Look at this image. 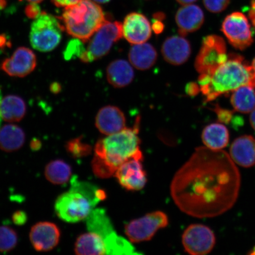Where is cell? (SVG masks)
Here are the masks:
<instances>
[{
	"instance_id": "6da1fadb",
	"label": "cell",
	"mask_w": 255,
	"mask_h": 255,
	"mask_svg": "<svg viewBox=\"0 0 255 255\" xmlns=\"http://www.w3.org/2000/svg\"><path fill=\"white\" fill-rule=\"evenodd\" d=\"M241 182L240 173L228 153L200 146L174 175L170 193L186 214L215 218L234 206Z\"/></svg>"
},
{
	"instance_id": "7a4b0ae2",
	"label": "cell",
	"mask_w": 255,
	"mask_h": 255,
	"mask_svg": "<svg viewBox=\"0 0 255 255\" xmlns=\"http://www.w3.org/2000/svg\"><path fill=\"white\" fill-rule=\"evenodd\" d=\"M198 84L205 103H209L243 86L255 88V71L243 56L230 53L211 75H200Z\"/></svg>"
},
{
	"instance_id": "3957f363",
	"label": "cell",
	"mask_w": 255,
	"mask_h": 255,
	"mask_svg": "<svg viewBox=\"0 0 255 255\" xmlns=\"http://www.w3.org/2000/svg\"><path fill=\"white\" fill-rule=\"evenodd\" d=\"M107 198L105 191L76 175L71 179L70 189L57 197L55 204L57 216L67 223L84 221L98 204Z\"/></svg>"
},
{
	"instance_id": "277c9868",
	"label": "cell",
	"mask_w": 255,
	"mask_h": 255,
	"mask_svg": "<svg viewBox=\"0 0 255 255\" xmlns=\"http://www.w3.org/2000/svg\"><path fill=\"white\" fill-rule=\"evenodd\" d=\"M139 118H136L133 128H126L96 143L95 155L104 159L116 173L124 162L130 159H143L142 153L139 149Z\"/></svg>"
},
{
	"instance_id": "5b68a950",
	"label": "cell",
	"mask_w": 255,
	"mask_h": 255,
	"mask_svg": "<svg viewBox=\"0 0 255 255\" xmlns=\"http://www.w3.org/2000/svg\"><path fill=\"white\" fill-rule=\"evenodd\" d=\"M62 20L67 33L85 42L107 20L101 6L92 0H79L65 8Z\"/></svg>"
},
{
	"instance_id": "8992f818",
	"label": "cell",
	"mask_w": 255,
	"mask_h": 255,
	"mask_svg": "<svg viewBox=\"0 0 255 255\" xmlns=\"http://www.w3.org/2000/svg\"><path fill=\"white\" fill-rule=\"evenodd\" d=\"M64 28L55 16L41 12L31 25L29 38L31 46L41 52L52 51L61 41Z\"/></svg>"
},
{
	"instance_id": "52a82bcc",
	"label": "cell",
	"mask_w": 255,
	"mask_h": 255,
	"mask_svg": "<svg viewBox=\"0 0 255 255\" xmlns=\"http://www.w3.org/2000/svg\"><path fill=\"white\" fill-rule=\"evenodd\" d=\"M123 36V24L107 20L91 38L87 49L80 59L83 62L90 63L102 58Z\"/></svg>"
},
{
	"instance_id": "ba28073f",
	"label": "cell",
	"mask_w": 255,
	"mask_h": 255,
	"mask_svg": "<svg viewBox=\"0 0 255 255\" xmlns=\"http://www.w3.org/2000/svg\"><path fill=\"white\" fill-rule=\"evenodd\" d=\"M228 56L224 39L217 35H209L203 38L194 67L200 75H211L228 60Z\"/></svg>"
},
{
	"instance_id": "9c48e42d",
	"label": "cell",
	"mask_w": 255,
	"mask_h": 255,
	"mask_svg": "<svg viewBox=\"0 0 255 255\" xmlns=\"http://www.w3.org/2000/svg\"><path fill=\"white\" fill-rule=\"evenodd\" d=\"M168 224L167 215L163 212L155 211L128 223L125 234L132 243H140L151 240L159 229L166 227Z\"/></svg>"
},
{
	"instance_id": "30bf717a",
	"label": "cell",
	"mask_w": 255,
	"mask_h": 255,
	"mask_svg": "<svg viewBox=\"0 0 255 255\" xmlns=\"http://www.w3.org/2000/svg\"><path fill=\"white\" fill-rule=\"evenodd\" d=\"M222 31L229 42L237 49L245 50L254 42L248 19L241 12H234L226 16L223 21Z\"/></svg>"
},
{
	"instance_id": "8fae6325",
	"label": "cell",
	"mask_w": 255,
	"mask_h": 255,
	"mask_svg": "<svg viewBox=\"0 0 255 255\" xmlns=\"http://www.w3.org/2000/svg\"><path fill=\"white\" fill-rule=\"evenodd\" d=\"M182 244L185 251L192 255H203L213 250L216 237L211 229L201 224L191 225L182 235Z\"/></svg>"
},
{
	"instance_id": "7c38bea8",
	"label": "cell",
	"mask_w": 255,
	"mask_h": 255,
	"mask_svg": "<svg viewBox=\"0 0 255 255\" xmlns=\"http://www.w3.org/2000/svg\"><path fill=\"white\" fill-rule=\"evenodd\" d=\"M85 221L88 231L95 233L103 239L106 255L108 254L121 236L115 230L106 210L103 208L94 209Z\"/></svg>"
},
{
	"instance_id": "4fadbf2b",
	"label": "cell",
	"mask_w": 255,
	"mask_h": 255,
	"mask_svg": "<svg viewBox=\"0 0 255 255\" xmlns=\"http://www.w3.org/2000/svg\"><path fill=\"white\" fill-rule=\"evenodd\" d=\"M37 65L36 56L31 49L18 47L12 56L2 62L1 69L13 77L23 78L34 71Z\"/></svg>"
},
{
	"instance_id": "5bb4252c",
	"label": "cell",
	"mask_w": 255,
	"mask_h": 255,
	"mask_svg": "<svg viewBox=\"0 0 255 255\" xmlns=\"http://www.w3.org/2000/svg\"><path fill=\"white\" fill-rule=\"evenodd\" d=\"M142 161L138 158H131L124 162L118 168L115 176L124 189L138 191L144 187L146 183V176L141 163Z\"/></svg>"
},
{
	"instance_id": "9a60e30c",
	"label": "cell",
	"mask_w": 255,
	"mask_h": 255,
	"mask_svg": "<svg viewBox=\"0 0 255 255\" xmlns=\"http://www.w3.org/2000/svg\"><path fill=\"white\" fill-rule=\"evenodd\" d=\"M29 238L32 246L38 252L52 251L58 245L60 231L55 223L41 222L31 228Z\"/></svg>"
},
{
	"instance_id": "2e32d148",
	"label": "cell",
	"mask_w": 255,
	"mask_h": 255,
	"mask_svg": "<svg viewBox=\"0 0 255 255\" xmlns=\"http://www.w3.org/2000/svg\"><path fill=\"white\" fill-rule=\"evenodd\" d=\"M123 36L132 44L146 42L151 37L152 27L148 18L138 12L126 16L123 24Z\"/></svg>"
},
{
	"instance_id": "e0dca14e",
	"label": "cell",
	"mask_w": 255,
	"mask_h": 255,
	"mask_svg": "<svg viewBox=\"0 0 255 255\" xmlns=\"http://www.w3.org/2000/svg\"><path fill=\"white\" fill-rule=\"evenodd\" d=\"M95 126L104 135L114 134L126 128L125 115L119 108L108 105L99 111L96 116Z\"/></svg>"
},
{
	"instance_id": "ac0fdd59",
	"label": "cell",
	"mask_w": 255,
	"mask_h": 255,
	"mask_svg": "<svg viewBox=\"0 0 255 255\" xmlns=\"http://www.w3.org/2000/svg\"><path fill=\"white\" fill-rule=\"evenodd\" d=\"M161 53L165 61L171 65H183L191 55V44L189 40L183 37L171 36L164 41Z\"/></svg>"
},
{
	"instance_id": "d6986e66",
	"label": "cell",
	"mask_w": 255,
	"mask_h": 255,
	"mask_svg": "<svg viewBox=\"0 0 255 255\" xmlns=\"http://www.w3.org/2000/svg\"><path fill=\"white\" fill-rule=\"evenodd\" d=\"M204 21V12L202 8L196 5H184L178 9L175 15V22L181 36L198 30Z\"/></svg>"
},
{
	"instance_id": "ffe728a7",
	"label": "cell",
	"mask_w": 255,
	"mask_h": 255,
	"mask_svg": "<svg viewBox=\"0 0 255 255\" xmlns=\"http://www.w3.org/2000/svg\"><path fill=\"white\" fill-rule=\"evenodd\" d=\"M230 156L235 163L243 167L255 165V139L243 135L236 139L230 148Z\"/></svg>"
},
{
	"instance_id": "44dd1931",
	"label": "cell",
	"mask_w": 255,
	"mask_h": 255,
	"mask_svg": "<svg viewBox=\"0 0 255 255\" xmlns=\"http://www.w3.org/2000/svg\"><path fill=\"white\" fill-rule=\"evenodd\" d=\"M108 82L114 87L121 88L129 85L134 78V72L130 64L125 60H114L107 69Z\"/></svg>"
},
{
	"instance_id": "7402d4cb",
	"label": "cell",
	"mask_w": 255,
	"mask_h": 255,
	"mask_svg": "<svg viewBox=\"0 0 255 255\" xmlns=\"http://www.w3.org/2000/svg\"><path fill=\"white\" fill-rule=\"evenodd\" d=\"M157 56L155 48L145 43L133 44L128 54L130 64L139 71L150 69L157 61Z\"/></svg>"
},
{
	"instance_id": "603a6c76",
	"label": "cell",
	"mask_w": 255,
	"mask_h": 255,
	"mask_svg": "<svg viewBox=\"0 0 255 255\" xmlns=\"http://www.w3.org/2000/svg\"><path fill=\"white\" fill-rule=\"evenodd\" d=\"M25 135L23 129L14 124H7L0 128V149L11 152L23 146Z\"/></svg>"
},
{
	"instance_id": "cb8c5ba5",
	"label": "cell",
	"mask_w": 255,
	"mask_h": 255,
	"mask_svg": "<svg viewBox=\"0 0 255 255\" xmlns=\"http://www.w3.org/2000/svg\"><path fill=\"white\" fill-rule=\"evenodd\" d=\"M26 110L25 102L17 95H7L2 99L0 114L2 120L6 122H18L23 119Z\"/></svg>"
},
{
	"instance_id": "d4e9b609",
	"label": "cell",
	"mask_w": 255,
	"mask_h": 255,
	"mask_svg": "<svg viewBox=\"0 0 255 255\" xmlns=\"http://www.w3.org/2000/svg\"><path fill=\"white\" fill-rule=\"evenodd\" d=\"M202 138L206 147L214 150H221L228 144L229 130L222 124H209L203 129Z\"/></svg>"
},
{
	"instance_id": "484cf974",
	"label": "cell",
	"mask_w": 255,
	"mask_h": 255,
	"mask_svg": "<svg viewBox=\"0 0 255 255\" xmlns=\"http://www.w3.org/2000/svg\"><path fill=\"white\" fill-rule=\"evenodd\" d=\"M74 251L78 255H106L103 239L91 232L79 236L76 239Z\"/></svg>"
},
{
	"instance_id": "4316f807",
	"label": "cell",
	"mask_w": 255,
	"mask_h": 255,
	"mask_svg": "<svg viewBox=\"0 0 255 255\" xmlns=\"http://www.w3.org/2000/svg\"><path fill=\"white\" fill-rule=\"evenodd\" d=\"M231 102L235 111L242 114L255 109V91L250 86H243L233 92Z\"/></svg>"
},
{
	"instance_id": "83f0119b",
	"label": "cell",
	"mask_w": 255,
	"mask_h": 255,
	"mask_svg": "<svg viewBox=\"0 0 255 255\" xmlns=\"http://www.w3.org/2000/svg\"><path fill=\"white\" fill-rule=\"evenodd\" d=\"M46 179L55 185H64L71 180L72 168L62 159H56L48 163L44 170Z\"/></svg>"
},
{
	"instance_id": "f1b7e54d",
	"label": "cell",
	"mask_w": 255,
	"mask_h": 255,
	"mask_svg": "<svg viewBox=\"0 0 255 255\" xmlns=\"http://www.w3.org/2000/svg\"><path fill=\"white\" fill-rule=\"evenodd\" d=\"M18 236L13 229L7 226H0V253H7L17 246Z\"/></svg>"
},
{
	"instance_id": "f546056e",
	"label": "cell",
	"mask_w": 255,
	"mask_h": 255,
	"mask_svg": "<svg viewBox=\"0 0 255 255\" xmlns=\"http://www.w3.org/2000/svg\"><path fill=\"white\" fill-rule=\"evenodd\" d=\"M82 137L71 140L66 143V150L75 158L86 157L91 154V146L82 142Z\"/></svg>"
},
{
	"instance_id": "4dcf8cb0",
	"label": "cell",
	"mask_w": 255,
	"mask_h": 255,
	"mask_svg": "<svg viewBox=\"0 0 255 255\" xmlns=\"http://www.w3.org/2000/svg\"><path fill=\"white\" fill-rule=\"evenodd\" d=\"M92 168L94 174L99 178H108L116 174V172L107 164L104 159L96 155L92 159Z\"/></svg>"
},
{
	"instance_id": "1f68e13d",
	"label": "cell",
	"mask_w": 255,
	"mask_h": 255,
	"mask_svg": "<svg viewBox=\"0 0 255 255\" xmlns=\"http://www.w3.org/2000/svg\"><path fill=\"white\" fill-rule=\"evenodd\" d=\"M82 42V40L75 38L70 41L64 52L65 59L71 60L76 57L80 58L86 50Z\"/></svg>"
},
{
	"instance_id": "d6a6232c",
	"label": "cell",
	"mask_w": 255,
	"mask_h": 255,
	"mask_svg": "<svg viewBox=\"0 0 255 255\" xmlns=\"http://www.w3.org/2000/svg\"><path fill=\"white\" fill-rule=\"evenodd\" d=\"M231 0H203L205 7L213 13L222 12L228 7Z\"/></svg>"
},
{
	"instance_id": "836d02e7",
	"label": "cell",
	"mask_w": 255,
	"mask_h": 255,
	"mask_svg": "<svg viewBox=\"0 0 255 255\" xmlns=\"http://www.w3.org/2000/svg\"><path fill=\"white\" fill-rule=\"evenodd\" d=\"M213 110L218 116V119L220 122L228 124L231 123L233 118L232 111L223 109L219 105H216Z\"/></svg>"
},
{
	"instance_id": "e575fe53",
	"label": "cell",
	"mask_w": 255,
	"mask_h": 255,
	"mask_svg": "<svg viewBox=\"0 0 255 255\" xmlns=\"http://www.w3.org/2000/svg\"><path fill=\"white\" fill-rule=\"evenodd\" d=\"M25 14L30 18H36L41 14L40 8L37 3H31L25 8Z\"/></svg>"
},
{
	"instance_id": "d590c367",
	"label": "cell",
	"mask_w": 255,
	"mask_h": 255,
	"mask_svg": "<svg viewBox=\"0 0 255 255\" xmlns=\"http://www.w3.org/2000/svg\"><path fill=\"white\" fill-rule=\"evenodd\" d=\"M12 222L15 225L18 226H21L25 224L27 221V216L26 213L21 210L14 213L12 216Z\"/></svg>"
},
{
	"instance_id": "8d00e7d4",
	"label": "cell",
	"mask_w": 255,
	"mask_h": 255,
	"mask_svg": "<svg viewBox=\"0 0 255 255\" xmlns=\"http://www.w3.org/2000/svg\"><path fill=\"white\" fill-rule=\"evenodd\" d=\"M200 88L199 84L195 82H190L188 84L186 87V92L188 95L190 97H196L199 94Z\"/></svg>"
},
{
	"instance_id": "74e56055",
	"label": "cell",
	"mask_w": 255,
	"mask_h": 255,
	"mask_svg": "<svg viewBox=\"0 0 255 255\" xmlns=\"http://www.w3.org/2000/svg\"><path fill=\"white\" fill-rule=\"evenodd\" d=\"M79 0H52L53 4L59 7H66L76 4Z\"/></svg>"
},
{
	"instance_id": "f35d334b",
	"label": "cell",
	"mask_w": 255,
	"mask_h": 255,
	"mask_svg": "<svg viewBox=\"0 0 255 255\" xmlns=\"http://www.w3.org/2000/svg\"><path fill=\"white\" fill-rule=\"evenodd\" d=\"M152 29L155 34H160L164 29V25L162 20L154 18L152 25Z\"/></svg>"
},
{
	"instance_id": "ab89813d",
	"label": "cell",
	"mask_w": 255,
	"mask_h": 255,
	"mask_svg": "<svg viewBox=\"0 0 255 255\" xmlns=\"http://www.w3.org/2000/svg\"><path fill=\"white\" fill-rule=\"evenodd\" d=\"M249 17L255 27V0H252L251 6L249 11Z\"/></svg>"
},
{
	"instance_id": "60d3db41",
	"label": "cell",
	"mask_w": 255,
	"mask_h": 255,
	"mask_svg": "<svg viewBox=\"0 0 255 255\" xmlns=\"http://www.w3.org/2000/svg\"><path fill=\"white\" fill-rule=\"evenodd\" d=\"M30 146L33 150H38L41 147V142L37 139H33L31 142Z\"/></svg>"
},
{
	"instance_id": "b9f144b4",
	"label": "cell",
	"mask_w": 255,
	"mask_h": 255,
	"mask_svg": "<svg viewBox=\"0 0 255 255\" xmlns=\"http://www.w3.org/2000/svg\"><path fill=\"white\" fill-rule=\"evenodd\" d=\"M60 89H61V87H60V85L57 84V83H54V84L51 86L50 90L52 91L53 93H58Z\"/></svg>"
},
{
	"instance_id": "7bdbcfd3",
	"label": "cell",
	"mask_w": 255,
	"mask_h": 255,
	"mask_svg": "<svg viewBox=\"0 0 255 255\" xmlns=\"http://www.w3.org/2000/svg\"><path fill=\"white\" fill-rule=\"evenodd\" d=\"M181 5H186L192 4V3L196 2L197 0H176Z\"/></svg>"
},
{
	"instance_id": "ee69618b",
	"label": "cell",
	"mask_w": 255,
	"mask_h": 255,
	"mask_svg": "<svg viewBox=\"0 0 255 255\" xmlns=\"http://www.w3.org/2000/svg\"><path fill=\"white\" fill-rule=\"evenodd\" d=\"M250 123L251 126L253 127L254 129L255 130V109L251 113L250 116Z\"/></svg>"
},
{
	"instance_id": "f6af8a7d",
	"label": "cell",
	"mask_w": 255,
	"mask_h": 255,
	"mask_svg": "<svg viewBox=\"0 0 255 255\" xmlns=\"http://www.w3.org/2000/svg\"><path fill=\"white\" fill-rule=\"evenodd\" d=\"M154 17L155 19H158V20H162L165 18V15L164 13H162V12H159L154 15Z\"/></svg>"
},
{
	"instance_id": "bcb514c9",
	"label": "cell",
	"mask_w": 255,
	"mask_h": 255,
	"mask_svg": "<svg viewBox=\"0 0 255 255\" xmlns=\"http://www.w3.org/2000/svg\"><path fill=\"white\" fill-rule=\"evenodd\" d=\"M97 3H100V4H105V3L109 2L111 0H92Z\"/></svg>"
},
{
	"instance_id": "7dc6e473",
	"label": "cell",
	"mask_w": 255,
	"mask_h": 255,
	"mask_svg": "<svg viewBox=\"0 0 255 255\" xmlns=\"http://www.w3.org/2000/svg\"><path fill=\"white\" fill-rule=\"evenodd\" d=\"M2 98L3 97H2V92H1V89H0V105H1ZM2 121L3 120H2L1 116V114H0V128H1V123H2Z\"/></svg>"
},
{
	"instance_id": "c3c4849f",
	"label": "cell",
	"mask_w": 255,
	"mask_h": 255,
	"mask_svg": "<svg viewBox=\"0 0 255 255\" xmlns=\"http://www.w3.org/2000/svg\"><path fill=\"white\" fill-rule=\"evenodd\" d=\"M5 39L4 36H0V47L4 45V43H5Z\"/></svg>"
},
{
	"instance_id": "681fc988",
	"label": "cell",
	"mask_w": 255,
	"mask_h": 255,
	"mask_svg": "<svg viewBox=\"0 0 255 255\" xmlns=\"http://www.w3.org/2000/svg\"><path fill=\"white\" fill-rule=\"evenodd\" d=\"M6 1L7 0H0V9L3 8L6 5Z\"/></svg>"
},
{
	"instance_id": "f907efd6",
	"label": "cell",
	"mask_w": 255,
	"mask_h": 255,
	"mask_svg": "<svg viewBox=\"0 0 255 255\" xmlns=\"http://www.w3.org/2000/svg\"><path fill=\"white\" fill-rule=\"evenodd\" d=\"M27 1L31 3H37H37L42 1L43 0H27Z\"/></svg>"
},
{
	"instance_id": "816d5d0a",
	"label": "cell",
	"mask_w": 255,
	"mask_h": 255,
	"mask_svg": "<svg viewBox=\"0 0 255 255\" xmlns=\"http://www.w3.org/2000/svg\"><path fill=\"white\" fill-rule=\"evenodd\" d=\"M253 66V68L254 69H255V57L254 58V59L253 60V65H252Z\"/></svg>"
},
{
	"instance_id": "f5cc1de1",
	"label": "cell",
	"mask_w": 255,
	"mask_h": 255,
	"mask_svg": "<svg viewBox=\"0 0 255 255\" xmlns=\"http://www.w3.org/2000/svg\"><path fill=\"white\" fill-rule=\"evenodd\" d=\"M251 255H255V247L254 248V250H253V253H251Z\"/></svg>"
}]
</instances>
